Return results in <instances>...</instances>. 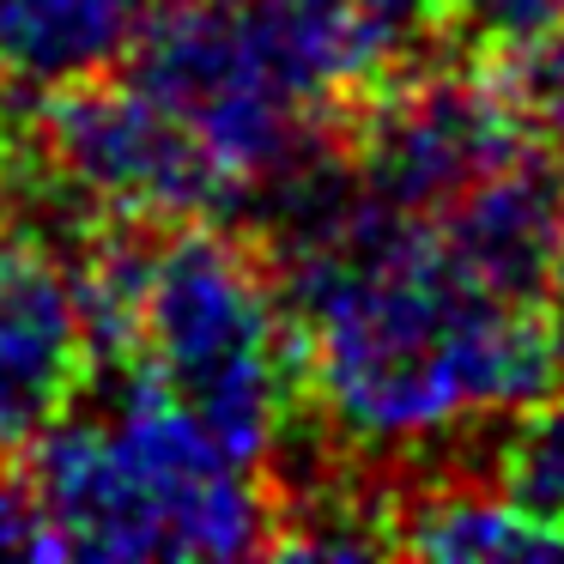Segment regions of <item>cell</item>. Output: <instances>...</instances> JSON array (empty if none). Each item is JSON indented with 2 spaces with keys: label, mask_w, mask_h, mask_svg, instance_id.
Instances as JSON below:
<instances>
[{
  "label": "cell",
  "mask_w": 564,
  "mask_h": 564,
  "mask_svg": "<svg viewBox=\"0 0 564 564\" xmlns=\"http://www.w3.org/2000/svg\"><path fill=\"white\" fill-rule=\"evenodd\" d=\"M91 346L67 256L0 219V449H25L86 382Z\"/></svg>",
  "instance_id": "obj_7"
},
{
  "label": "cell",
  "mask_w": 564,
  "mask_h": 564,
  "mask_svg": "<svg viewBox=\"0 0 564 564\" xmlns=\"http://www.w3.org/2000/svg\"><path fill=\"white\" fill-rule=\"evenodd\" d=\"M340 134L365 195L419 219H437L462 188L534 147L510 98L474 62L382 79L340 110Z\"/></svg>",
  "instance_id": "obj_5"
},
{
  "label": "cell",
  "mask_w": 564,
  "mask_h": 564,
  "mask_svg": "<svg viewBox=\"0 0 564 564\" xmlns=\"http://www.w3.org/2000/svg\"><path fill=\"white\" fill-rule=\"evenodd\" d=\"M370 50V86L401 74H425L462 55V0H358ZM365 98V91H358Z\"/></svg>",
  "instance_id": "obj_12"
},
{
  "label": "cell",
  "mask_w": 564,
  "mask_h": 564,
  "mask_svg": "<svg viewBox=\"0 0 564 564\" xmlns=\"http://www.w3.org/2000/svg\"><path fill=\"white\" fill-rule=\"evenodd\" d=\"M122 74L159 104H171L237 171L243 195L285 159H297L328 122H340V116H316L261 62V50L243 37L225 0H195L183 13L147 19L134 31Z\"/></svg>",
  "instance_id": "obj_6"
},
{
  "label": "cell",
  "mask_w": 564,
  "mask_h": 564,
  "mask_svg": "<svg viewBox=\"0 0 564 564\" xmlns=\"http://www.w3.org/2000/svg\"><path fill=\"white\" fill-rule=\"evenodd\" d=\"M13 122L25 147L19 176L86 213L219 225H237L243 213L237 171L122 67L25 104Z\"/></svg>",
  "instance_id": "obj_4"
},
{
  "label": "cell",
  "mask_w": 564,
  "mask_h": 564,
  "mask_svg": "<svg viewBox=\"0 0 564 564\" xmlns=\"http://www.w3.org/2000/svg\"><path fill=\"white\" fill-rule=\"evenodd\" d=\"M491 86L510 98V110L522 116V128L546 152L564 159V25H552L546 37L522 43V50L486 62Z\"/></svg>",
  "instance_id": "obj_13"
},
{
  "label": "cell",
  "mask_w": 564,
  "mask_h": 564,
  "mask_svg": "<svg viewBox=\"0 0 564 564\" xmlns=\"http://www.w3.org/2000/svg\"><path fill=\"white\" fill-rule=\"evenodd\" d=\"M297 340V419L346 467L455 455L564 389V316L479 285L419 213L365 200L273 273Z\"/></svg>",
  "instance_id": "obj_1"
},
{
  "label": "cell",
  "mask_w": 564,
  "mask_h": 564,
  "mask_svg": "<svg viewBox=\"0 0 564 564\" xmlns=\"http://www.w3.org/2000/svg\"><path fill=\"white\" fill-rule=\"evenodd\" d=\"M0 558H62L25 449H0Z\"/></svg>",
  "instance_id": "obj_15"
},
{
  "label": "cell",
  "mask_w": 564,
  "mask_h": 564,
  "mask_svg": "<svg viewBox=\"0 0 564 564\" xmlns=\"http://www.w3.org/2000/svg\"><path fill=\"white\" fill-rule=\"evenodd\" d=\"M479 285L528 304H558L564 280V159L522 147L431 219Z\"/></svg>",
  "instance_id": "obj_8"
},
{
  "label": "cell",
  "mask_w": 564,
  "mask_h": 564,
  "mask_svg": "<svg viewBox=\"0 0 564 564\" xmlns=\"http://www.w3.org/2000/svg\"><path fill=\"white\" fill-rule=\"evenodd\" d=\"M134 31L128 0H0V110L19 116L62 86L116 74Z\"/></svg>",
  "instance_id": "obj_9"
},
{
  "label": "cell",
  "mask_w": 564,
  "mask_h": 564,
  "mask_svg": "<svg viewBox=\"0 0 564 564\" xmlns=\"http://www.w3.org/2000/svg\"><path fill=\"white\" fill-rule=\"evenodd\" d=\"M122 358L219 449L273 467L297 419V340L268 256L237 225L164 219L152 231Z\"/></svg>",
  "instance_id": "obj_3"
},
{
  "label": "cell",
  "mask_w": 564,
  "mask_h": 564,
  "mask_svg": "<svg viewBox=\"0 0 564 564\" xmlns=\"http://www.w3.org/2000/svg\"><path fill=\"white\" fill-rule=\"evenodd\" d=\"M261 62L316 116H340L370 91V50L358 0H225Z\"/></svg>",
  "instance_id": "obj_10"
},
{
  "label": "cell",
  "mask_w": 564,
  "mask_h": 564,
  "mask_svg": "<svg viewBox=\"0 0 564 564\" xmlns=\"http://www.w3.org/2000/svg\"><path fill=\"white\" fill-rule=\"evenodd\" d=\"M183 7H195V0H128V13L147 25V19H164V13H183Z\"/></svg>",
  "instance_id": "obj_17"
},
{
  "label": "cell",
  "mask_w": 564,
  "mask_h": 564,
  "mask_svg": "<svg viewBox=\"0 0 564 564\" xmlns=\"http://www.w3.org/2000/svg\"><path fill=\"white\" fill-rule=\"evenodd\" d=\"M564 25V0H462V55L474 67Z\"/></svg>",
  "instance_id": "obj_14"
},
{
  "label": "cell",
  "mask_w": 564,
  "mask_h": 564,
  "mask_svg": "<svg viewBox=\"0 0 564 564\" xmlns=\"http://www.w3.org/2000/svg\"><path fill=\"white\" fill-rule=\"evenodd\" d=\"M13 183H19V122L0 110V213L13 200Z\"/></svg>",
  "instance_id": "obj_16"
},
{
  "label": "cell",
  "mask_w": 564,
  "mask_h": 564,
  "mask_svg": "<svg viewBox=\"0 0 564 564\" xmlns=\"http://www.w3.org/2000/svg\"><path fill=\"white\" fill-rule=\"evenodd\" d=\"M62 558H273V474L237 462L128 358L86 365L25 443Z\"/></svg>",
  "instance_id": "obj_2"
},
{
  "label": "cell",
  "mask_w": 564,
  "mask_h": 564,
  "mask_svg": "<svg viewBox=\"0 0 564 564\" xmlns=\"http://www.w3.org/2000/svg\"><path fill=\"white\" fill-rule=\"evenodd\" d=\"M479 467L510 503L564 528V389L503 413L486 431Z\"/></svg>",
  "instance_id": "obj_11"
}]
</instances>
